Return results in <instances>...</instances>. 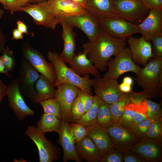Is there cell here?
I'll list each match as a JSON object with an SVG mask.
<instances>
[{"instance_id":"1","label":"cell","mask_w":162,"mask_h":162,"mask_svg":"<svg viewBox=\"0 0 162 162\" xmlns=\"http://www.w3.org/2000/svg\"><path fill=\"white\" fill-rule=\"evenodd\" d=\"M126 39L113 37L102 30L93 41H88L82 46L83 51L97 68L105 71L110 58L116 56L125 47Z\"/></svg>"},{"instance_id":"2","label":"cell","mask_w":162,"mask_h":162,"mask_svg":"<svg viewBox=\"0 0 162 162\" xmlns=\"http://www.w3.org/2000/svg\"><path fill=\"white\" fill-rule=\"evenodd\" d=\"M136 74L135 80L148 98L161 96L162 86V58L150 59Z\"/></svg>"},{"instance_id":"3","label":"cell","mask_w":162,"mask_h":162,"mask_svg":"<svg viewBox=\"0 0 162 162\" xmlns=\"http://www.w3.org/2000/svg\"><path fill=\"white\" fill-rule=\"evenodd\" d=\"M47 56L56 70V79L54 85V87L63 83L70 84L93 96L91 89L92 80L90 79L89 74L84 76L77 74L66 65L59 55L55 52H49Z\"/></svg>"},{"instance_id":"4","label":"cell","mask_w":162,"mask_h":162,"mask_svg":"<svg viewBox=\"0 0 162 162\" xmlns=\"http://www.w3.org/2000/svg\"><path fill=\"white\" fill-rule=\"evenodd\" d=\"M25 134L36 145L40 162H52L58 159L61 154L60 148L48 140L36 126L29 125Z\"/></svg>"},{"instance_id":"5","label":"cell","mask_w":162,"mask_h":162,"mask_svg":"<svg viewBox=\"0 0 162 162\" xmlns=\"http://www.w3.org/2000/svg\"><path fill=\"white\" fill-rule=\"evenodd\" d=\"M107 66L108 70L103 77L117 80L125 73L131 72L136 74L141 68L133 61L129 48L126 47L113 59L108 61Z\"/></svg>"},{"instance_id":"6","label":"cell","mask_w":162,"mask_h":162,"mask_svg":"<svg viewBox=\"0 0 162 162\" xmlns=\"http://www.w3.org/2000/svg\"><path fill=\"white\" fill-rule=\"evenodd\" d=\"M21 51L23 57L40 74L47 77L54 85L56 76L52 63L47 62L41 53L34 48L28 42L23 44Z\"/></svg>"},{"instance_id":"7","label":"cell","mask_w":162,"mask_h":162,"mask_svg":"<svg viewBox=\"0 0 162 162\" xmlns=\"http://www.w3.org/2000/svg\"><path fill=\"white\" fill-rule=\"evenodd\" d=\"M73 27H76L87 35L89 41L94 40L103 29L99 19L86 10L78 15L59 17Z\"/></svg>"},{"instance_id":"8","label":"cell","mask_w":162,"mask_h":162,"mask_svg":"<svg viewBox=\"0 0 162 162\" xmlns=\"http://www.w3.org/2000/svg\"><path fill=\"white\" fill-rule=\"evenodd\" d=\"M121 18L134 24L140 23L148 15L150 10L142 0H113Z\"/></svg>"},{"instance_id":"9","label":"cell","mask_w":162,"mask_h":162,"mask_svg":"<svg viewBox=\"0 0 162 162\" xmlns=\"http://www.w3.org/2000/svg\"><path fill=\"white\" fill-rule=\"evenodd\" d=\"M20 11L30 16L37 25L55 30L59 23V18L50 9L47 0L38 4L29 3L20 8Z\"/></svg>"},{"instance_id":"10","label":"cell","mask_w":162,"mask_h":162,"mask_svg":"<svg viewBox=\"0 0 162 162\" xmlns=\"http://www.w3.org/2000/svg\"><path fill=\"white\" fill-rule=\"evenodd\" d=\"M114 148L124 153L141 140L131 129L124 127L117 123L105 128Z\"/></svg>"},{"instance_id":"11","label":"cell","mask_w":162,"mask_h":162,"mask_svg":"<svg viewBox=\"0 0 162 162\" xmlns=\"http://www.w3.org/2000/svg\"><path fill=\"white\" fill-rule=\"evenodd\" d=\"M17 79L19 90L23 96L33 102L35 94L34 85L40 73L24 58H21Z\"/></svg>"},{"instance_id":"12","label":"cell","mask_w":162,"mask_h":162,"mask_svg":"<svg viewBox=\"0 0 162 162\" xmlns=\"http://www.w3.org/2000/svg\"><path fill=\"white\" fill-rule=\"evenodd\" d=\"M102 29L110 36L118 38L126 39L140 33L138 25L120 17L99 19Z\"/></svg>"},{"instance_id":"13","label":"cell","mask_w":162,"mask_h":162,"mask_svg":"<svg viewBox=\"0 0 162 162\" xmlns=\"http://www.w3.org/2000/svg\"><path fill=\"white\" fill-rule=\"evenodd\" d=\"M7 87L9 106L18 120L21 121L27 116H34V111L26 104L19 90L17 79H13Z\"/></svg>"},{"instance_id":"14","label":"cell","mask_w":162,"mask_h":162,"mask_svg":"<svg viewBox=\"0 0 162 162\" xmlns=\"http://www.w3.org/2000/svg\"><path fill=\"white\" fill-rule=\"evenodd\" d=\"M91 80L96 95L109 104L115 102L124 94L119 90L117 80L100 77Z\"/></svg>"},{"instance_id":"15","label":"cell","mask_w":162,"mask_h":162,"mask_svg":"<svg viewBox=\"0 0 162 162\" xmlns=\"http://www.w3.org/2000/svg\"><path fill=\"white\" fill-rule=\"evenodd\" d=\"M55 97L58 101L62 110V120L70 122L71 108L80 89L69 83H63L56 87Z\"/></svg>"},{"instance_id":"16","label":"cell","mask_w":162,"mask_h":162,"mask_svg":"<svg viewBox=\"0 0 162 162\" xmlns=\"http://www.w3.org/2000/svg\"><path fill=\"white\" fill-rule=\"evenodd\" d=\"M69 122L62 121L60 128L58 133V143L62 146L63 150V160L67 162L70 160L76 162L82 161L76 150L75 143L71 136Z\"/></svg>"},{"instance_id":"17","label":"cell","mask_w":162,"mask_h":162,"mask_svg":"<svg viewBox=\"0 0 162 162\" xmlns=\"http://www.w3.org/2000/svg\"><path fill=\"white\" fill-rule=\"evenodd\" d=\"M138 26L140 33L148 41L162 34V9L150 10L148 16Z\"/></svg>"},{"instance_id":"18","label":"cell","mask_w":162,"mask_h":162,"mask_svg":"<svg viewBox=\"0 0 162 162\" xmlns=\"http://www.w3.org/2000/svg\"><path fill=\"white\" fill-rule=\"evenodd\" d=\"M162 143L155 140L145 138L132 146L130 150L140 155L146 162L162 161Z\"/></svg>"},{"instance_id":"19","label":"cell","mask_w":162,"mask_h":162,"mask_svg":"<svg viewBox=\"0 0 162 162\" xmlns=\"http://www.w3.org/2000/svg\"><path fill=\"white\" fill-rule=\"evenodd\" d=\"M127 42L132 58L134 62L145 66L152 57V44L142 36L139 38L130 37Z\"/></svg>"},{"instance_id":"20","label":"cell","mask_w":162,"mask_h":162,"mask_svg":"<svg viewBox=\"0 0 162 162\" xmlns=\"http://www.w3.org/2000/svg\"><path fill=\"white\" fill-rule=\"evenodd\" d=\"M84 7L99 19L121 18L113 0H86Z\"/></svg>"},{"instance_id":"21","label":"cell","mask_w":162,"mask_h":162,"mask_svg":"<svg viewBox=\"0 0 162 162\" xmlns=\"http://www.w3.org/2000/svg\"><path fill=\"white\" fill-rule=\"evenodd\" d=\"M59 23L62 27V36L64 42L63 50L59 56L64 63L70 64L76 54V34L73 31V27L62 19L59 18Z\"/></svg>"},{"instance_id":"22","label":"cell","mask_w":162,"mask_h":162,"mask_svg":"<svg viewBox=\"0 0 162 162\" xmlns=\"http://www.w3.org/2000/svg\"><path fill=\"white\" fill-rule=\"evenodd\" d=\"M89 137L98 149L101 157L113 148L110 138L105 128L97 123L86 127Z\"/></svg>"},{"instance_id":"23","label":"cell","mask_w":162,"mask_h":162,"mask_svg":"<svg viewBox=\"0 0 162 162\" xmlns=\"http://www.w3.org/2000/svg\"><path fill=\"white\" fill-rule=\"evenodd\" d=\"M51 11L58 18L81 14L86 10L82 5L70 0H47Z\"/></svg>"},{"instance_id":"24","label":"cell","mask_w":162,"mask_h":162,"mask_svg":"<svg viewBox=\"0 0 162 162\" xmlns=\"http://www.w3.org/2000/svg\"><path fill=\"white\" fill-rule=\"evenodd\" d=\"M70 68L80 76H84L91 74L96 77H101L98 69L88 58L84 52L80 51L75 54L71 64Z\"/></svg>"},{"instance_id":"25","label":"cell","mask_w":162,"mask_h":162,"mask_svg":"<svg viewBox=\"0 0 162 162\" xmlns=\"http://www.w3.org/2000/svg\"><path fill=\"white\" fill-rule=\"evenodd\" d=\"M76 149L80 157L88 162H100V152L92 139L86 136L76 144Z\"/></svg>"},{"instance_id":"26","label":"cell","mask_w":162,"mask_h":162,"mask_svg":"<svg viewBox=\"0 0 162 162\" xmlns=\"http://www.w3.org/2000/svg\"><path fill=\"white\" fill-rule=\"evenodd\" d=\"M34 90L35 94L33 101L34 103H40L44 100L54 98L56 89L54 85L42 74H40L35 82Z\"/></svg>"},{"instance_id":"27","label":"cell","mask_w":162,"mask_h":162,"mask_svg":"<svg viewBox=\"0 0 162 162\" xmlns=\"http://www.w3.org/2000/svg\"><path fill=\"white\" fill-rule=\"evenodd\" d=\"M62 120L52 114L44 113L37 123L36 127L44 134L48 132H55L58 133Z\"/></svg>"},{"instance_id":"28","label":"cell","mask_w":162,"mask_h":162,"mask_svg":"<svg viewBox=\"0 0 162 162\" xmlns=\"http://www.w3.org/2000/svg\"><path fill=\"white\" fill-rule=\"evenodd\" d=\"M101 101L96 95L94 96V101L91 107L80 119L73 122L80 123L86 127L96 123L98 111Z\"/></svg>"},{"instance_id":"29","label":"cell","mask_w":162,"mask_h":162,"mask_svg":"<svg viewBox=\"0 0 162 162\" xmlns=\"http://www.w3.org/2000/svg\"><path fill=\"white\" fill-rule=\"evenodd\" d=\"M96 123L105 128L115 123L109 104L102 100L98 111Z\"/></svg>"},{"instance_id":"30","label":"cell","mask_w":162,"mask_h":162,"mask_svg":"<svg viewBox=\"0 0 162 162\" xmlns=\"http://www.w3.org/2000/svg\"><path fill=\"white\" fill-rule=\"evenodd\" d=\"M130 101L128 93H124L114 103L109 104L114 123H117L122 116L125 106Z\"/></svg>"},{"instance_id":"31","label":"cell","mask_w":162,"mask_h":162,"mask_svg":"<svg viewBox=\"0 0 162 162\" xmlns=\"http://www.w3.org/2000/svg\"><path fill=\"white\" fill-rule=\"evenodd\" d=\"M44 113L52 114L62 120L61 108L58 100L55 98L43 101L39 103Z\"/></svg>"},{"instance_id":"32","label":"cell","mask_w":162,"mask_h":162,"mask_svg":"<svg viewBox=\"0 0 162 162\" xmlns=\"http://www.w3.org/2000/svg\"><path fill=\"white\" fill-rule=\"evenodd\" d=\"M135 103L130 101L124 107L123 113L117 123L124 127L130 128L135 112Z\"/></svg>"},{"instance_id":"33","label":"cell","mask_w":162,"mask_h":162,"mask_svg":"<svg viewBox=\"0 0 162 162\" xmlns=\"http://www.w3.org/2000/svg\"><path fill=\"white\" fill-rule=\"evenodd\" d=\"M132 102L135 103V107L134 114L131 128L141 121L148 118L146 99Z\"/></svg>"},{"instance_id":"34","label":"cell","mask_w":162,"mask_h":162,"mask_svg":"<svg viewBox=\"0 0 162 162\" xmlns=\"http://www.w3.org/2000/svg\"><path fill=\"white\" fill-rule=\"evenodd\" d=\"M146 138L153 139L162 143V121H154L151 123Z\"/></svg>"},{"instance_id":"35","label":"cell","mask_w":162,"mask_h":162,"mask_svg":"<svg viewBox=\"0 0 162 162\" xmlns=\"http://www.w3.org/2000/svg\"><path fill=\"white\" fill-rule=\"evenodd\" d=\"M148 106V118L154 121H162V113L160 104L146 99Z\"/></svg>"},{"instance_id":"36","label":"cell","mask_w":162,"mask_h":162,"mask_svg":"<svg viewBox=\"0 0 162 162\" xmlns=\"http://www.w3.org/2000/svg\"><path fill=\"white\" fill-rule=\"evenodd\" d=\"M70 127L71 136L76 144L87 135L86 127L80 123L71 122Z\"/></svg>"},{"instance_id":"37","label":"cell","mask_w":162,"mask_h":162,"mask_svg":"<svg viewBox=\"0 0 162 162\" xmlns=\"http://www.w3.org/2000/svg\"><path fill=\"white\" fill-rule=\"evenodd\" d=\"M86 112L85 107L80 99L77 96L73 101L70 111V122L80 119Z\"/></svg>"},{"instance_id":"38","label":"cell","mask_w":162,"mask_h":162,"mask_svg":"<svg viewBox=\"0 0 162 162\" xmlns=\"http://www.w3.org/2000/svg\"><path fill=\"white\" fill-rule=\"evenodd\" d=\"M154 121L149 118L145 119L130 129L140 140H142L146 138L148 128L151 123Z\"/></svg>"},{"instance_id":"39","label":"cell","mask_w":162,"mask_h":162,"mask_svg":"<svg viewBox=\"0 0 162 162\" xmlns=\"http://www.w3.org/2000/svg\"><path fill=\"white\" fill-rule=\"evenodd\" d=\"M2 53L1 57L6 67L9 71H13L16 64L13 51L10 50L9 47L7 46Z\"/></svg>"},{"instance_id":"40","label":"cell","mask_w":162,"mask_h":162,"mask_svg":"<svg viewBox=\"0 0 162 162\" xmlns=\"http://www.w3.org/2000/svg\"><path fill=\"white\" fill-rule=\"evenodd\" d=\"M124 153L113 148L101 157L100 162H124Z\"/></svg>"},{"instance_id":"41","label":"cell","mask_w":162,"mask_h":162,"mask_svg":"<svg viewBox=\"0 0 162 162\" xmlns=\"http://www.w3.org/2000/svg\"><path fill=\"white\" fill-rule=\"evenodd\" d=\"M151 41L153 58H162V34L155 36Z\"/></svg>"},{"instance_id":"42","label":"cell","mask_w":162,"mask_h":162,"mask_svg":"<svg viewBox=\"0 0 162 162\" xmlns=\"http://www.w3.org/2000/svg\"><path fill=\"white\" fill-rule=\"evenodd\" d=\"M77 96L81 100L85 107L86 112L87 111L93 104L94 96L90 95L80 89Z\"/></svg>"},{"instance_id":"43","label":"cell","mask_w":162,"mask_h":162,"mask_svg":"<svg viewBox=\"0 0 162 162\" xmlns=\"http://www.w3.org/2000/svg\"><path fill=\"white\" fill-rule=\"evenodd\" d=\"M124 162H146L142 157L135 152L129 150L124 153Z\"/></svg>"},{"instance_id":"44","label":"cell","mask_w":162,"mask_h":162,"mask_svg":"<svg viewBox=\"0 0 162 162\" xmlns=\"http://www.w3.org/2000/svg\"><path fill=\"white\" fill-rule=\"evenodd\" d=\"M143 2L149 10L162 9V0H143Z\"/></svg>"},{"instance_id":"45","label":"cell","mask_w":162,"mask_h":162,"mask_svg":"<svg viewBox=\"0 0 162 162\" xmlns=\"http://www.w3.org/2000/svg\"><path fill=\"white\" fill-rule=\"evenodd\" d=\"M8 7V10L10 13L13 14L14 13L20 11V8L19 7L17 0H6Z\"/></svg>"},{"instance_id":"46","label":"cell","mask_w":162,"mask_h":162,"mask_svg":"<svg viewBox=\"0 0 162 162\" xmlns=\"http://www.w3.org/2000/svg\"><path fill=\"white\" fill-rule=\"evenodd\" d=\"M4 11L3 10L0 8V21L2 19ZM6 39L5 36L2 31L0 27V53H2L5 47Z\"/></svg>"},{"instance_id":"47","label":"cell","mask_w":162,"mask_h":162,"mask_svg":"<svg viewBox=\"0 0 162 162\" xmlns=\"http://www.w3.org/2000/svg\"><path fill=\"white\" fill-rule=\"evenodd\" d=\"M9 70L6 67L2 57H0V74L5 75L8 77L12 78V75L9 73Z\"/></svg>"},{"instance_id":"48","label":"cell","mask_w":162,"mask_h":162,"mask_svg":"<svg viewBox=\"0 0 162 162\" xmlns=\"http://www.w3.org/2000/svg\"><path fill=\"white\" fill-rule=\"evenodd\" d=\"M17 28L23 34H28V28L26 25L21 20L16 22Z\"/></svg>"},{"instance_id":"49","label":"cell","mask_w":162,"mask_h":162,"mask_svg":"<svg viewBox=\"0 0 162 162\" xmlns=\"http://www.w3.org/2000/svg\"><path fill=\"white\" fill-rule=\"evenodd\" d=\"M120 91L124 93H128L132 91V86L122 82L119 85Z\"/></svg>"},{"instance_id":"50","label":"cell","mask_w":162,"mask_h":162,"mask_svg":"<svg viewBox=\"0 0 162 162\" xmlns=\"http://www.w3.org/2000/svg\"><path fill=\"white\" fill-rule=\"evenodd\" d=\"M7 87L2 82L0 79V103L3 98L7 96Z\"/></svg>"},{"instance_id":"51","label":"cell","mask_w":162,"mask_h":162,"mask_svg":"<svg viewBox=\"0 0 162 162\" xmlns=\"http://www.w3.org/2000/svg\"><path fill=\"white\" fill-rule=\"evenodd\" d=\"M13 37L12 40H18L23 39L24 36L23 33L20 31L17 28H15L13 30Z\"/></svg>"},{"instance_id":"52","label":"cell","mask_w":162,"mask_h":162,"mask_svg":"<svg viewBox=\"0 0 162 162\" xmlns=\"http://www.w3.org/2000/svg\"><path fill=\"white\" fill-rule=\"evenodd\" d=\"M122 82L132 86L134 83V80L131 77L127 76L124 78Z\"/></svg>"},{"instance_id":"53","label":"cell","mask_w":162,"mask_h":162,"mask_svg":"<svg viewBox=\"0 0 162 162\" xmlns=\"http://www.w3.org/2000/svg\"><path fill=\"white\" fill-rule=\"evenodd\" d=\"M30 0H17L18 4L20 8L30 3Z\"/></svg>"},{"instance_id":"54","label":"cell","mask_w":162,"mask_h":162,"mask_svg":"<svg viewBox=\"0 0 162 162\" xmlns=\"http://www.w3.org/2000/svg\"><path fill=\"white\" fill-rule=\"evenodd\" d=\"M74 2L83 5V6L85 3L86 0H70Z\"/></svg>"},{"instance_id":"55","label":"cell","mask_w":162,"mask_h":162,"mask_svg":"<svg viewBox=\"0 0 162 162\" xmlns=\"http://www.w3.org/2000/svg\"><path fill=\"white\" fill-rule=\"evenodd\" d=\"M0 3L2 5L4 9L8 10V7L6 0H0Z\"/></svg>"},{"instance_id":"56","label":"cell","mask_w":162,"mask_h":162,"mask_svg":"<svg viewBox=\"0 0 162 162\" xmlns=\"http://www.w3.org/2000/svg\"><path fill=\"white\" fill-rule=\"evenodd\" d=\"M46 0H30V2L33 4H38Z\"/></svg>"},{"instance_id":"57","label":"cell","mask_w":162,"mask_h":162,"mask_svg":"<svg viewBox=\"0 0 162 162\" xmlns=\"http://www.w3.org/2000/svg\"><path fill=\"white\" fill-rule=\"evenodd\" d=\"M142 1H143V0H142Z\"/></svg>"}]
</instances>
